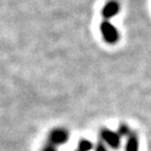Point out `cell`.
Here are the masks:
<instances>
[{"instance_id": "ba28073f", "label": "cell", "mask_w": 151, "mask_h": 151, "mask_svg": "<svg viewBox=\"0 0 151 151\" xmlns=\"http://www.w3.org/2000/svg\"><path fill=\"white\" fill-rule=\"evenodd\" d=\"M96 151H106V148H105V146H104L103 144H99L97 146V149H96Z\"/></svg>"}, {"instance_id": "5b68a950", "label": "cell", "mask_w": 151, "mask_h": 151, "mask_svg": "<svg viewBox=\"0 0 151 151\" xmlns=\"http://www.w3.org/2000/svg\"><path fill=\"white\" fill-rule=\"evenodd\" d=\"M126 151H139V141L137 137L130 135L126 144Z\"/></svg>"}, {"instance_id": "7a4b0ae2", "label": "cell", "mask_w": 151, "mask_h": 151, "mask_svg": "<svg viewBox=\"0 0 151 151\" xmlns=\"http://www.w3.org/2000/svg\"><path fill=\"white\" fill-rule=\"evenodd\" d=\"M101 137L104 141L106 142L109 146H111L112 148H118L120 146V142H121V137L119 135V133L111 131V130H107L104 129L101 132Z\"/></svg>"}, {"instance_id": "277c9868", "label": "cell", "mask_w": 151, "mask_h": 151, "mask_svg": "<svg viewBox=\"0 0 151 151\" xmlns=\"http://www.w3.org/2000/svg\"><path fill=\"white\" fill-rule=\"evenodd\" d=\"M119 12H120V4L116 1H109L104 6L103 11H102V14H103V16L106 19H109L111 17L116 16Z\"/></svg>"}, {"instance_id": "52a82bcc", "label": "cell", "mask_w": 151, "mask_h": 151, "mask_svg": "<svg viewBox=\"0 0 151 151\" xmlns=\"http://www.w3.org/2000/svg\"><path fill=\"white\" fill-rule=\"evenodd\" d=\"M129 134V130H128V128L126 127V126H121L120 129H119V135L120 137H123V135H128Z\"/></svg>"}, {"instance_id": "8992f818", "label": "cell", "mask_w": 151, "mask_h": 151, "mask_svg": "<svg viewBox=\"0 0 151 151\" xmlns=\"http://www.w3.org/2000/svg\"><path fill=\"white\" fill-rule=\"evenodd\" d=\"M92 148V144L87 139H82L79 144V151H89Z\"/></svg>"}, {"instance_id": "6da1fadb", "label": "cell", "mask_w": 151, "mask_h": 151, "mask_svg": "<svg viewBox=\"0 0 151 151\" xmlns=\"http://www.w3.org/2000/svg\"><path fill=\"white\" fill-rule=\"evenodd\" d=\"M101 33L103 35V38L108 43H116L119 39V32L116 28L108 21H104L101 23Z\"/></svg>"}, {"instance_id": "3957f363", "label": "cell", "mask_w": 151, "mask_h": 151, "mask_svg": "<svg viewBox=\"0 0 151 151\" xmlns=\"http://www.w3.org/2000/svg\"><path fill=\"white\" fill-rule=\"evenodd\" d=\"M67 139H68V133L64 129H55L50 134V142L52 145H62Z\"/></svg>"}, {"instance_id": "9c48e42d", "label": "cell", "mask_w": 151, "mask_h": 151, "mask_svg": "<svg viewBox=\"0 0 151 151\" xmlns=\"http://www.w3.org/2000/svg\"><path fill=\"white\" fill-rule=\"evenodd\" d=\"M43 151H57V150L54 148V147H52V146H47V147H45V148L43 149Z\"/></svg>"}]
</instances>
